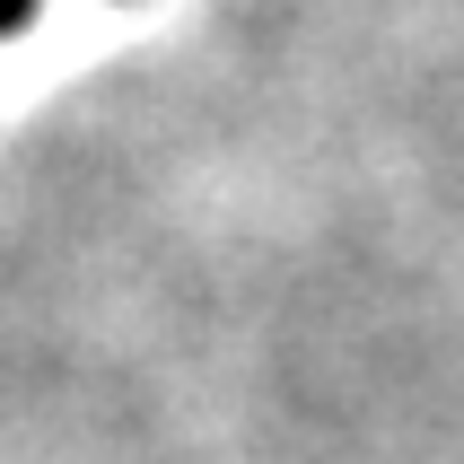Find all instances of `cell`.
<instances>
[{
  "label": "cell",
  "mask_w": 464,
  "mask_h": 464,
  "mask_svg": "<svg viewBox=\"0 0 464 464\" xmlns=\"http://www.w3.org/2000/svg\"><path fill=\"white\" fill-rule=\"evenodd\" d=\"M35 18V0H0V35H9V26H26Z\"/></svg>",
  "instance_id": "cell-1"
}]
</instances>
